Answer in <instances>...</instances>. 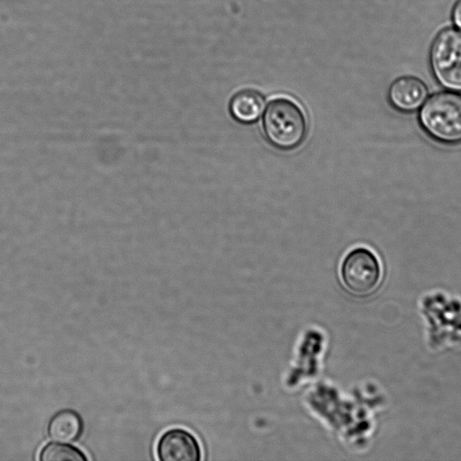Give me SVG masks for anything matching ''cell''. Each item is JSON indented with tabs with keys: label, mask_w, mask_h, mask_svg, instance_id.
<instances>
[{
	"label": "cell",
	"mask_w": 461,
	"mask_h": 461,
	"mask_svg": "<svg viewBox=\"0 0 461 461\" xmlns=\"http://www.w3.org/2000/svg\"><path fill=\"white\" fill-rule=\"evenodd\" d=\"M41 461H86V454L77 447L64 442H49L39 452Z\"/></svg>",
	"instance_id": "cell-9"
},
{
	"label": "cell",
	"mask_w": 461,
	"mask_h": 461,
	"mask_svg": "<svg viewBox=\"0 0 461 461\" xmlns=\"http://www.w3.org/2000/svg\"><path fill=\"white\" fill-rule=\"evenodd\" d=\"M381 273L377 257L364 247L349 251L340 267L343 285L351 294L360 296L371 294L377 287Z\"/></svg>",
	"instance_id": "cell-4"
},
{
	"label": "cell",
	"mask_w": 461,
	"mask_h": 461,
	"mask_svg": "<svg viewBox=\"0 0 461 461\" xmlns=\"http://www.w3.org/2000/svg\"><path fill=\"white\" fill-rule=\"evenodd\" d=\"M451 18L454 25L461 31V0H456L453 8Z\"/></svg>",
	"instance_id": "cell-10"
},
{
	"label": "cell",
	"mask_w": 461,
	"mask_h": 461,
	"mask_svg": "<svg viewBox=\"0 0 461 461\" xmlns=\"http://www.w3.org/2000/svg\"><path fill=\"white\" fill-rule=\"evenodd\" d=\"M418 122L432 140L447 146L461 144V94L440 91L430 95L420 106Z\"/></svg>",
	"instance_id": "cell-2"
},
{
	"label": "cell",
	"mask_w": 461,
	"mask_h": 461,
	"mask_svg": "<svg viewBox=\"0 0 461 461\" xmlns=\"http://www.w3.org/2000/svg\"><path fill=\"white\" fill-rule=\"evenodd\" d=\"M161 461H199L202 448L194 434L181 428L166 430L158 438L156 447Z\"/></svg>",
	"instance_id": "cell-5"
},
{
	"label": "cell",
	"mask_w": 461,
	"mask_h": 461,
	"mask_svg": "<svg viewBox=\"0 0 461 461\" xmlns=\"http://www.w3.org/2000/svg\"><path fill=\"white\" fill-rule=\"evenodd\" d=\"M261 126L266 141L280 151L298 149L308 134L307 119L303 108L285 96L275 97L267 103Z\"/></svg>",
	"instance_id": "cell-1"
},
{
	"label": "cell",
	"mask_w": 461,
	"mask_h": 461,
	"mask_svg": "<svg viewBox=\"0 0 461 461\" xmlns=\"http://www.w3.org/2000/svg\"><path fill=\"white\" fill-rule=\"evenodd\" d=\"M429 62L442 87L461 92V31L447 27L438 32L430 45Z\"/></svg>",
	"instance_id": "cell-3"
},
{
	"label": "cell",
	"mask_w": 461,
	"mask_h": 461,
	"mask_svg": "<svg viewBox=\"0 0 461 461\" xmlns=\"http://www.w3.org/2000/svg\"><path fill=\"white\" fill-rule=\"evenodd\" d=\"M265 96L253 88H243L230 98L228 111L230 117L242 125L256 123L263 113Z\"/></svg>",
	"instance_id": "cell-7"
},
{
	"label": "cell",
	"mask_w": 461,
	"mask_h": 461,
	"mask_svg": "<svg viewBox=\"0 0 461 461\" xmlns=\"http://www.w3.org/2000/svg\"><path fill=\"white\" fill-rule=\"evenodd\" d=\"M81 416L74 410L64 409L56 412L48 424V435L53 441L73 442L83 432Z\"/></svg>",
	"instance_id": "cell-8"
},
{
	"label": "cell",
	"mask_w": 461,
	"mask_h": 461,
	"mask_svg": "<svg viewBox=\"0 0 461 461\" xmlns=\"http://www.w3.org/2000/svg\"><path fill=\"white\" fill-rule=\"evenodd\" d=\"M428 96V87L419 77L403 76L394 79L387 90L390 105L401 113L418 110Z\"/></svg>",
	"instance_id": "cell-6"
}]
</instances>
